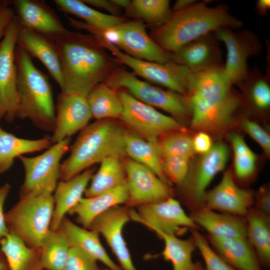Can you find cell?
<instances>
[{
  "mask_svg": "<svg viewBox=\"0 0 270 270\" xmlns=\"http://www.w3.org/2000/svg\"><path fill=\"white\" fill-rule=\"evenodd\" d=\"M191 159L182 156H169L162 158L164 174L172 185H180L185 179L190 165Z\"/></svg>",
  "mask_w": 270,
  "mask_h": 270,
  "instance_id": "b9f144b4",
  "label": "cell"
},
{
  "mask_svg": "<svg viewBox=\"0 0 270 270\" xmlns=\"http://www.w3.org/2000/svg\"><path fill=\"white\" fill-rule=\"evenodd\" d=\"M242 22L220 4L208 6L206 2H195L172 12L162 26L152 28L150 36L163 50L172 53L187 44L222 28L236 29Z\"/></svg>",
  "mask_w": 270,
  "mask_h": 270,
  "instance_id": "3957f363",
  "label": "cell"
},
{
  "mask_svg": "<svg viewBox=\"0 0 270 270\" xmlns=\"http://www.w3.org/2000/svg\"><path fill=\"white\" fill-rule=\"evenodd\" d=\"M113 4L119 8L126 9L131 2L129 0H111Z\"/></svg>",
  "mask_w": 270,
  "mask_h": 270,
  "instance_id": "f5cc1de1",
  "label": "cell"
},
{
  "mask_svg": "<svg viewBox=\"0 0 270 270\" xmlns=\"http://www.w3.org/2000/svg\"><path fill=\"white\" fill-rule=\"evenodd\" d=\"M9 270H44L40 250L31 248L10 233L0 241Z\"/></svg>",
  "mask_w": 270,
  "mask_h": 270,
  "instance_id": "4dcf8cb0",
  "label": "cell"
},
{
  "mask_svg": "<svg viewBox=\"0 0 270 270\" xmlns=\"http://www.w3.org/2000/svg\"><path fill=\"white\" fill-rule=\"evenodd\" d=\"M126 155L151 170L162 181L170 185L165 178L162 166V157L157 140H148L126 129L124 135Z\"/></svg>",
  "mask_w": 270,
  "mask_h": 270,
  "instance_id": "f546056e",
  "label": "cell"
},
{
  "mask_svg": "<svg viewBox=\"0 0 270 270\" xmlns=\"http://www.w3.org/2000/svg\"><path fill=\"white\" fill-rule=\"evenodd\" d=\"M70 248L68 242L60 232L50 230L40 248L44 270H62Z\"/></svg>",
  "mask_w": 270,
  "mask_h": 270,
  "instance_id": "74e56055",
  "label": "cell"
},
{
  "mask_svg": "<svg viewBox=\"0 0 270 270\" xmlns=\"http://www.w3.org/2000/svg\"><path fill=\"white\" fill-rule=\"evenodd\" d=\"M54 3L61 11L81 18L90 26L102 29L114 26L128 20L120 16L108 14L91 8L82 0H54Z\"/></svg>",
  "mask_w": 270,
  "mask_h": 270,
  "instance_id": "e575fe53",
  "label": "cell"
},
{
  "mask_svg": "<svg viewBox=\"0 0 270 270\" xmlns=\"http://www.w3.org/2000/svg\"><path fill=\"white\" fill-rule=\"evenodd\" d=\"M196 2L193 0H176L172 8L171 9L172 12L178 11Z\"/></svg>",
  "mask_w": 270,
  "mask_h": 270,
  "instance_id": "816d5d0a",
  "label": "cell"
},
{
  "mask_svg": "<svg viewBox=\"0 0 270 270\" xmlns=\"http://www.w3.org/2000/svg\"><path fill=\"white\" fill-rule=\"evenodd\" d=\"M54 210L53 193L38 190L22 193L18 202L5 214L10 232L40 250L51 230Z\"/></svg>",
  "mask_w": 270,
  "mask_h": 270,
  "instance_id": "8992f818",
  "label": "cell"
},
{
  "mask_svg": "<svg viewBox=\"0 0 270 270\" xmlns=\"http://www.w3.org/2000/svg\"><path fill=\"white\" fill-rule=\"evenodd\" d=\"M137 208V212L130 210V220L142 224L156 234L161 232L178 236L188 228L198 229L180 202L173 197Z\"/></svg>",
  "mask_w": 270,
  "mask_h": 270,
  "instance_id": "4fadbf2b",
  "label": "cell"
},
{
  "mask_svg": "<svg viewBox=\"0 0 270 270\" xmlns=\"http://www.w3.org/2000/svg\"><path fill=\"white\" fill-rule=\"evenodd\" d=\"M18 105L16 118L30 120L44 131L53 132L56 106L47 76L33 63L31 56L16 45Z\"/></svg>",
  "mask_w": 270,
  "mask_h": 270,
  "instance_id": "5b68a950",
  "label": "cell"
},
{
  "mask_svg": "<svg viewBox=\"0 0 270 270\" xmlns=\"http://www.w3.org/2000/svg\"><path fill=\"white\" fill-rule=\"evenodd\" d=\"M234 154V168L236 178L246 182L256 174L257 157L240 134L230 132L227 135Z\"/></svg>",
  "mask_w": 270,
  "mask_h": 270,
  "instance_id": "8d00e7d4",
  "label": "cell"
},
{
  "mask_svg": "<svg viewBox=\"0 0 270 270\" xmlns=\"http://www.w3.org/2000/svg\"><path fill=\"white\" fill-rule=\"evenodd\" d=\"M128 198V207L156 202L173 197L171 186L153 171L130 158L124 163Z\"/></svg>",
  "mask_w": 270,
  "mask_h": 270,
  "instance_id": "2e32d148",
  "label": "cell"
},
{
  "mask_svg": "<svg viewBox=\"0 0 270 270\" xmlns=\"http://www.w3.org/2000/svg\"><path fill=\"white\" fill-rule=\"evenodd\" d=\"M270 8V0H258L256 3V10L260 15L264 16L266 14Z\"/></svg>",
  "mask_w": 270,
  "mask_h": 270,
  "instance_id": "f907efd6",
  "label": "cell"
},
{
  "mask_svg": "<svg viewBox=\"0 0 270 270\" xmlns=\"http://www.w3.org/2000/svg\"><path fill=\"white\" fill-rule=\"evenodd\" d=\"M104 82L116 90H124L138 100L167 112L180 122L190 116L186 96L138 79L124 68L116 66Z\"/></svg>",
  "mask_w": 270,
  "mask_h": 270,
  "instance_id": "ba28073f",
  "label": "cell"
},
{
  "mask_svg": "<svg viewBox=\"0 0 270 270\" xmlns=\"http://www.w3.org/2000/svg\"><path fill=\"white\" fill-rule=\"evenodd\" d=\"M229 156L226 144L218 142L202 155L196 164L190 165L188 173L179 185L183 202L191 212L204 208L206 188L220 172L223 170Z\"/></svg>",
  "mask_w": 270,
  "mask_h": 270,
  "instance_id": "9c48e42d",
  "label": "cell"
},
{
  "mask_svg": "<svg viewBox=\"0 0 270 270\" xmlns=\"http://www.w3.org/2000/svg\"><path fill=\"white\" fill-rule=\"evenodd\" d=\"M212 248L236 270H262L258 257L246 238H221L208 235Z\"/></svg>",
  "mask_w": 270,
  "mask_h": 270,
  "instance_id": "4316f807",
  "label": "cell"
},
{
  "mask_svg": "<svg viewBox=\"0 0 270 270\" xmlns=\"http://www.w3.org/2000/svg\"><path fill=\"white\" fill-rule=\"evenodd\" d=\"M214 33H210L170 53V61L192 70L222 66L220 49Z\"/></svg>",
  "mask_w": 270,
  "mask_h": 270,
  "instance_id": "44dd1931",
  "label": "cell"
},
{
  "mask_svg": "<svg viewBox=\"0 0 270 270\" xmlns=\"http://www.w3.org/2000/svg\"><path fill=\"white\" fill-rule=\"evenodd\" d=\"M246 238L261 266H270V216L251 208L246 216Z\"/></svg>",
  "mask_w": 270,
  "mask_h": 270,
  "instance_id": "f1b7e54d",
  "label": "cell"
},
{
  "mask_svg": "<svg viewBox=\"0 0 270 270\" xmlns=\"http://www.w3.org/2000/svg\"><path fill=\"white\" fill-rule=\"evenodd\" d=\"M97 260L80 249L70 247L62 270H101Z\"/></svg>",
  "mask_w": 270,
  "mask_h": 270,
  "instance_id": "7bdbcfd3",
  "label": "cell"
},
{
  "mask_svg": "<svg viewBox=\"0 0 270 270\" xmlns=\"http://www.w3.org/2000/svg\"><path fill=\"white\" fill-rule=\"evenodd\" d=\"M82 1L88 6L104 10L110 13V14L120 16L118 14L120 9L115 6L111 0H82Z\"/></svg>",
  "mask_w": 270,
  "mask_h": 270,
  "instance_id": "681fc988",
  "label": "cell"
},
{
  "mask_svg": "<svg viewBox=\"0 0 270 270\" xmlns=\"http://www.w3.org/2000/svg\"><path fill=\"white\" fill-rule=\"evenodd\" d=\"M94 172L90 168L76 176L58 182L53 192L54 210L50 230H57L66 214L83 197Z\"/></svg>",
  "mask_w": 270,
  "mask_h": 270,
  "instance_id": "603a6c76",
  "label": "cell"
},
{
  "mask_svg": "<svg viewBox=\"0 0 270 270\" xmlns=\"http://www.w3.org/2000/svg\"><path fill=\"white\" fill-rule=\"evenodd\" d=\"M184 129L165 134L158 138L157 146L162 158L182 156L191 159L196 154L192 138Z\"/></svg>",
  "mask_w": 270,
  "mask_h": 270,
  "instance_id": "f35d334b",
  "label": "cell"
},
{
  "mask_svg": "<svg viewBox=\"0 0 270 270\" xmlns=\"http://www.w3.org/2000/svg\"><path fill=\"white\" fill-rule=\"evenodd\" d=\"M70 138L52 144L42 154L20 156L24 178L21 194L32 190L53 193L60 180V160L70 148Z\"/></svg>",
  "mask_w": 270,
  "mask_h": 270,
  "instance_id": "7c38bea8",
  "label": "cell"
},
{
  "mask_svg": "<svg viewBox=\"0 0 270 270\" xmlns=\"http://www.w3.org/2000/svg\"><path fill=\"white\" fill-rule=\"evenodd\" d=\"M190 216L198 228H202L208 232V235L221 238H246V216L206 208L192 212Z\"/></svg>",
  "mask_w": 270,
  "mask_h": 270,
  "instance_id": "cb8c5ba5",
  "label": "cell"
},
{
  "mask_svg": "<svg viewBox=\"0 0 270 270\" xmlns=\"http://www.w3.org/2000/svg\"><path fill=\"white\" fill-rule=\"evenodd\" d=\"M127 206H118L97 217L88 229L102 234L116 256L122 270H138L123 235V229L130 220Z\"/></svg>",
  "mask_w": 270,
  "mask_h": 270,
  "instance_id": "e0dca14e",
  "label": "cell"
},
{
  "mask_svg": "<svg viewBox=\"0 0 270 270\" xmlns=\"http://www.w3.org/2000/svg\"><path fill=\"white\" fill-rule=\"evenodd\" d=\"M230 28H222L214 34L222 42L226 48V60L224 66L225 74L234 85L239 86L248 73V58L256 54L260 44L256 36L249 31L236 32Z\"/></svg>",
  "mask_w": 270,
  "mask_h": 270,
  "instance_id": "9a60e30c",
  "label": "cell"
},
{
  "mask_svg": "<svg viewBox=\"0 0 270 270\" xmlns=\"http://www.w3.org/2000/svg\"><path fill=\"white\" fill-rule=\"evenodd\" d=\"M192 146L195 153L202 155L207 153L212 148L213 144L210 134L200 131L192 138Z\"/></svg>",
  "mask_w": 270,
  "mask_h": 270,
  "instance_id": "c3c4849f",
  "label": "cell"
},
{
  "mask_svg": "<svg viewBox=\"0 0 270 270\" xmlns=\"http://www.w3.org/2000/svg\"><path fill=\"white\" fill-rule=\"evenodd\" d=\"M10 188L8 183L0 186V241L10 234L6 221L4 204Z\"/></svg>",
  "mask_w": 270,
  "mask_h": 270,
  "instance_id": "7dc6e473",
  "label": "cell"
},
{
  "mask_svg": "<svg viewBox=\"0 0 270 270\" xmlns=\"http://www.w3.org/2000/svg\"><path fill=\"white\" fill-rule=\"evenodd\" d=\"M20 26L34 31L50 40L68 30L54 12L44 2L36 0H16L12 2Z\"/></svg>",
  "mask_w": 270,
  "mask_h": 270,
  "instance_id": "ffe728a7",
  "label": "cell"
},
{
  "mask_svg": "<svg viewBox=\"0 0 270 270\" xmlns=\"http://www.w3.org/2000/svg\"><path fill=\"white\" fill-rule=\"evenodd\" d=\"M254 194L240 187L232 172L226 171L220 182L207 191L204 206L215 211L246 216L254 204Z\"/></svg>",
  "mask_w": 270,
  "mask_h": 270,
  "instance_id": "d6986e66",
  "label": "cell"
},
{
  "mask_svg": "<svg viewBox=\"0 0 270 270\" xmlns=\"http://www.w3.org/2000/svg\"><path fill=\"white\" fill-rule=\"evenodd\" d=\"M255 208L260 211L270 215V191L269 187L264 185L259 188L254 194Z\"/></svg>",
  "mask_w": 270,
  "mask_h": 270,
  "instance_id": "bcb514c9",
  "label": "cell"
},
{
  "mask_svg": "<svg viewBox=\"0 0 270 270\" xmlns=\"http://www.w3.org/2000/svg\"><path fill=\"white\" fill-rule=\"evenodd\" d=\"M92 118L87 96L61 92L57 98L53 144L62 141L81 131Z\"/></svg>",
  "mask_w": 270,
  "mask_h": 270,
  "instance_id": "ac0fdd59",
  "label": "cell"
},
{
  "mask_svg": "<svg viewBox=\"0 0 270 270\" xmlns=\"http://www.w3.org/2000/svg\"><path fill=\"white\" fill-rule=\"evenodd\" d=\"M57 230L64 236L70 247L80 249L103 264L110 270H122L108 254L97 232L81 227L66 216Z\"/></svg>",
  "mask_w": 270,
  "mask_h": 270,
  "instance_id": "d4e9b609",
  "label": "cell"
},
{
  "mask_svg": "<svg viewBox=\"0 0 270 270\" xmlns=\"http://www.w3.org/2000/svg\"><path fill=\"white\" fill-rule=\"evenodd\" d=\"M170 3L168 0H134L126 10V13L154 28L163 24L170 16Z\"/></svg>",
  "mask_w": 270,
  "mask_h": 270,
  "instance_id": "d590c367",
  "label": "cell"
},
{
  "mask_svg": "<svg viewBox=\"0 0 270 270\" xmlns=\"http://www.w3.org/2000/svg\"><path fill=\"white\" fill-rule=\"evenodd\" d=\"M123 104L120 119L135 133L148 140L184 129L180 122L134 98L125 90L118 92Z\"/></svg>",
  "mask_w": 270,
  "mask_h": 270,
  "instance_id": "8fae6325",
  "label": "cell"
},
{
  "mask_svg": "<svg viewBox=\"0 0 270 270\" xmlns=\"http://www.w3.org/2000/svg\"><path fill=\"white\" fill-rule=\"evenodd\" d=\"M16 45L24 50L30 56L38 60L58 84L61 90L63 89L64 78L60 59L54 42L50 40L20 26Z\"/></svg>",
  "mask_w": 270,
  "mask_h": 270,
  "instance_id": "7402d4cb",
  "label": "cell"
},
{
  "mask_svg": "<svg viewBox=\"0 0 270 270\" xmlns=\"http://www.w3.org/2000/svg\"><path fill=\"white\" fill-rule=\"evenodd\" d=\"M125 130L114 119L96 120L86 126L61 163L60 180H68L110 158L122 159L126 156Z\"/></svg>",
  "mask_w": 270,
  "mask_h": 270,
  "instance_id": "277c9868",
  "label": "cell"
},
{
  "mask_svg": "<svg viewBox=\"0 0 270 270\" xmlns=\"http://www.w3.org/2000/svg\"><path fill=\"white\" fill-rule=\"evenodd\" d=\"M267 76H264L258 70L248 72L245 79L239 86L248 88V94L252 104L260 110H266L270 106V86Z\"/></svg>",
  "mask_w": 270,
  "mask_h": 270,
  "instance_id": "ab89813d",
  "label": "cell"
},
{
  "mask_svg": "<svg viewBox=\"0 0 270 270\" xmlns=\"http://www.w3.org/2000/svg\"><path fill=\"white\" fill-rule=\"evenodd\" d=\"M243 130L252 137L262 148L264 154L270 155V136L258 122L249 119L242 121Z\"/></svg>",
  "mask_w": 270,
  "mask_h": 270,
  "instance_id": "ee69618b",
  "label": "cell"
},
{
  "mask_svg": "<svg viewBox=\"0 0 270 270\" xmlns=\"http://www.w3.org/2000/svg\"><path fill=\"white\" fill-rule=\"evenodd\" d=\"M16 17L14 6L10 5V2L0 0V40Z\"/></svg>",
  "mask_w": 270,
  "mask_h": 270,
  "instance_id": "f6af8a7d",
  "label": "cell"
},
{
  "mask_svg": "<svg viewBox=\"0 0 270 270\" xmlns=\"http://www.w3.org/2000/svg\"><path fill=\"white\" fill-rule=\"evenodd\" d=\"M60 56L64 78L62 92L87 96L118 64L90 34L68 30L51 40Z\"/></svg>",
  "mask_w": 270,
  "mask_h": 270,
  "instance_id": "7a4b0ae2",
  "label": "cell"
},
{
  "mask_svg": "<svg viewBox=\"0 0 270 270\" xmlns=\"http://www.w3.org/2000/svg\"><path fill=\"white\" fill-rule=\"evenodd\" d=\"M52 144L50 136L36 140L26 139L0 128V174L8 171L16 158L26 154L46 150Z\"/></svg>",
  "mask_w": 270,
  "mask_h": 270,
  "instance_id": "83f0119b",
  "label": "cell"
},
{
  "mask_svg": "<svg viewBox=\"0 0 270 270\" xmlns=\"http://www.w3.org/2000/svg\"><path fill=\"white\" fill-rule=\"evenodd\" d=\"M96 39L111 52L118 64L128 66L133 70L134 74L150 82L186 96L190 72V70L187 67L171 61L161 64L138 59L125 54L106 42Z\"/></svg>",
  "mask_w": 270,
  "mask_h": 270,
  "instance_id": "30bf717a",
  "label": "cell"
},
{
  "mask_svg": "<svg viewBox=\"0 0 270 270\" xmlns=\"http://www.w3.org/2000/svg\"><path fill=\"white\" fill-rule=\"evenodd\" d=\"M0 270H9L4 256L0 250Z\"/></svg>",
  "mask_w": 270,
  "mask_h": 270,
  "instance_id": "db71d44e",
  "label": "cell"
},
{
  "mask_svg": "<svg viewBox=\"0 0 270 270\" xmlns=\"http://www.w3.org/2000/svg\"><path fill=\"white\" fill-rule=\"evenodd\" d=\"M70 24L84 30L96 39L112 44L125 54L136 58L164 64L170 61V54L160 47L148 34L140 20H127L105 29L96 28L82 21L72 19Z\"/></svg>",
  "mask_w": 270,
  "mask_h": 270,
  "instance_id": "52a82bcc",
  "label": "cell"
},
{
  "mask_svg": "<svg viewBox=\"0 0 270 270\" xmlns=\"http://www.w3.org/2000/svg\"><path fill=\"white\" fill-rule=\"evenodd\" d=\"M224 66L190 70L187 84L190 126L209 134H220L234 124L242 100L227 78Z\"/></svg>",
  "mask_w": 270,
  "mask_h": 270,
  "instance_id": "6da1fadb",
  "label": "cell"
},
{
  "mask_svg": "<svg viewBox=\"0 0 270 270\" xmlns=\"http://www.w3.org/2000/svg\"><path fill=\"white\" fill-rule=\"evenodd\" d=\"M20 27L16 17L0 42V121L8 122L16 118L18 105L15 50Z\"/></svg>",
  "mask_w": 270,
  "mask_h": 270,
  "instance_id": "5bb4252c",
  "label": "cell"
},
{
  "mask_svg": "<svg viewBox=\"0 0 270 270\" xmlns=\"http://www.w3.org/2000/svg\"><path fill=\"white\" fill-rule=\"evenodd\" d=\"M196 247L199 250L205 264L204 270H236L226 262L212 248L198 229L190 230Z\"/></svg>",
  "mask_w": 270,
  "mask_h": 270,
  "instance_id": "60d3db41",
  "label": "cell"
},
{
  "mask_svg": "<svg viewBox=\"0 0 270 270\" xmlns=\"http://www.w3.org/2000/svg\"><path fill=\"white\" fill-rule=\"evenodd\" d=\"M128 198L126 182L110 191L92 197H82L68 214L76 215L82 227L88 229L97 217L113 207L126 204Z\"/></svg>",
  "mask_w": 270,
  "mask_h": 270,
  "instance_id": "484cf974",
  "label": "cell"
},
{
  "mask_svg": "<svg viewBox=\"0 0 270 270\" xmlns=\"http://www.w3.org/2000/svg\"><path fill=\"white\" fill-rule=\"evenodd\" d=\"M156 234L164 240L162 254L166 260L170 262L172 270H204L200 264L193 261L192 254L196 247L192 237L183 240L174 235Z\"/></svg>",
  "mask_w": 270,
  "mask_h": 270,
  "instance_id": "1f68e13d",
  "label": "cell"
},
{
  "mask_svg": "<svg viewBox=\"0 0 270 270\" xmlns=\"http://www.w3.org/2000/svg\"><path fill=\"white\" fill-rule=\"evenodd\" d=\"M100 164L85 192V197H92L110 191L126 182L125 166L122 158H110Z\"/></svg>",
  "mask_w": 270,
  "mask_h": 270,
  "instance_id": "d6a6232c",
  "label": "cell"
},
{
  "mask_svg": "<svg viewBox=\"0 0 270 270\" xmlns=\"http://www.w3.org/2000/svg\"><path fill=\"white\" fill-rule=\"evenodd\" d=\"M87 100L92 118L96 120L120 118L123 104L118 92L104 82L91 90Z\"/></svg>",
  "mask_w": 270,
  "mask_h": 270,
  "instance_id": "836d02e7",
  "label": "cell"
},
{
  "mask_svg": "<svg viewBox=\"0 0 270 270\" xmlns=\"http://www.w3.org/2000/svg\"><path fill=\"white\" fill-rule=\"evenodd\" d=\"M101 270H102V269H101Z\"/></svg>",
  "mask_w": 270,
  "mask_h": 270,
  "instance_id": "11a10c76",
  "label": "cell"
}]
</instances>
